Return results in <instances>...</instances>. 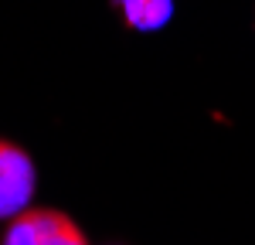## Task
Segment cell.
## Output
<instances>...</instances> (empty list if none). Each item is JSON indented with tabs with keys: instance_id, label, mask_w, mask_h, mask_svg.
<instances>
[{
	"instance_id": "cell-1",
	"label": "cell",
	"mask_w": 255,
	"mask_h": 245,
	"mask_svg": "<svg viewBox=\"0 0 255 245\" xmlns=\"http://www.w3.org/2000/svg\"><path fill=\"white\" fill-rule=\"evenodd\" d=\"M3 245H89V239L65 211L27 208L7 222Z\"/></svg>"
},
{
	"instance_id": "cell-2",
	"label": "cell",
	"mask_w": 255,
	"mask_h": 245,
	"mask_svg": "<svg viewBox=\"0 0 255 245\" xmlns=\"http://www.w3.org/2000/svg\"><path fill=\"white\" fill-rule=\"evenodd\" d=\"M34 187H38V170L27 150L0 140V222H10L20 211H27L34 201Z\"/></svg>"
},
{
	"instance_id": "cell-3",
	"label": "cell",
	"mask_w": 255,
	"mask_h": 245,
	"mask_svg": "<svg viewBox=\"0 0 255 245\" xmlns=\"http://www.w3.org/2000/svg\"><path fill=\"white\" fill-rule=\"evenodd\" d=\"M113 7L133 31H160L174 17V0H113Z\"/></svg>"
}]
</instances>
